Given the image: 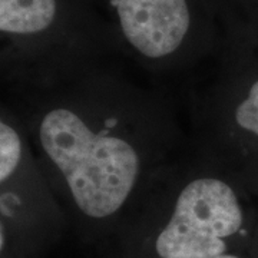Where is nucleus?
<instances>
[{
  "label": "nucleus",
  "instance_id": "nucleus-6",
  "mask_svg": "<svg viewBox=\"0 0 258 258\" xmlns=\"http://www.w3.org/2000/svg\"><path fill=\"white\" fill-rule=\"evenodd\" d=\"M23 139L16 126L2 118L0 123V182L2 186L9 182L18 172L23 159Z\"/></svg>",
  "mask_w": 258,
  "mask_h": 258
},
{
  "label": "nucleus",
  "instance_id": "nucleus-8",
  "mask_svg": "<svg viewBox=\"0 0 258 258\" xmlns=\"http://www.w3.org/2000/svg\"><path fill=\"white\" fill-rule=\"evenodd\" d=\"M252 254H254V258H258V231L254 238V244H252Z\"/></svg>",
  "mask_w": 258,
  "mask_h": 258
},
{
  "label": "nucleus",
  "instance_id": "nucleus-5",
  "mask_svg": "<svg viewBox=\"0 0 258 258\" xmlns=\"http://www.w3.org/2000/svg\"><path fill=\"white\" fill-rule=\"evenodd\" d=\"M56 0H0V30L12 35H33L55 20Z\"/></svg>",
  "mask_w": 258,
  "mask_h": 258
},
{
  "label": "nucleus",
  "instance_id": "nucleus-1",
  "mask_svg": "<svg viewBox=\"0 0 258 258\" xmlns=\"http://www.w3.org/2000/svg\"><path fill=\"white\" fill-rule=\"evenodd\" d=\"M36 135L82 215L108 220L123 210L144 171L142 154L126 134L78 108L56 105L40 116Z\"/></svg>",
  "mask_w": 258,
  "mask_h": 258
},
{
  "label": "nucleus",
  "instance_id": "nucleus-2",
  "mask_svg": "<svg viewBox=\"0 0 258 258\" xmlns=\"http://www.w3.org/2000/svg\"><path fill=\"white\" fill-rule=\"evenodd\" d=\"M248 186L227 176H195L176 194L168 221L155 237L158 258H212L235 252V245L249 235L252 210Z\"/></svg>",
  "mask_w": 258,
  "mask_h": 258
},
{
  "label": "nucleus",
  "instance_id": "nucleus-7",
  "mask_svg": "<svg viewBox=\"0 0 258 258\" xmlns=\"http://www.w3.org/2000/svg\"><path fill=\"white\" fill-rule=\"evenodd\" d=\"M212 258H245L244 255H241L238 252H228V254H224V255H218V257H212ZM252 258H254V254H252Z\"/></svg>",
  "mask_w": 258,
  "mask_h": 258
},
{
  "label": "nucleus",
  "instance_id": "nucleus-3",
  "mask_svg": "<svg viewBox=\"0 0 258 258\" xmlns=\"http://www.w3.org/2000/svg\"><path fill=\"white\" fill-rule=\"evenodd\" d=\"M120 29L139 55L158 60L174 55L189 30L186 0H111Z\"/></svg>",
  "mask_w": 258,
  "mask_h": 258
},
{
  "label": "nucleus",
  "instance_id": "nucleus-4",
  "mask_svg": "<svg viewBox=\"0 0 258 258\" xmlns=\"http://www.w3.org/2000/svg\"><path fill=\"white\" fill-rule=\"evenodd\" d=\"M228 129L245 165L244 184L258 194V69L237 76L231 95Z\"/></svg>",
  "mask_w": 258,
  "mask_h": 258
}]
</instances>
